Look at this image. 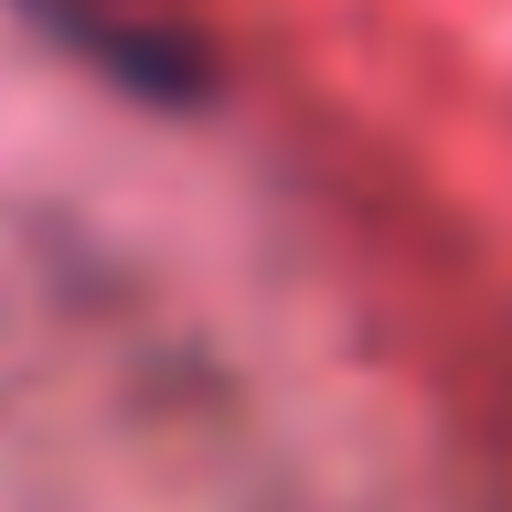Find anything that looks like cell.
<instances>
[{"instance_id":"obj_1","label":"cell","mask_w":512,"mask_h":512,"mask_svg":"<svg viewBox=\"0 0 512 512\" xmlns=\"http://www.w3.org/2000/svg\"><path fill=\"white\" fill-rule=\"evenodd\" d=\"M32 11H43V32H64L96 75H118V86H139V96H192L203 86V64H192L171 32H150V22H96L86 0H32Z\"/></svg>"}]
</instances>
